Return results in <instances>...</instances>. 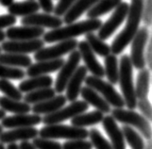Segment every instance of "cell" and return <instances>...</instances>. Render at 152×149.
<instances>
[{
	"instance_id": "cell-1",
	"label": "cell",
	"mask_w": 152,
	"mask_h": 149,
	"mask_svg": "<svg viewBox=\"0 0 152 149\" xmlns=\"http://www.w3.org/2000/svg\"><path fill=\"white\" fill-rule=\"evenodd\" d=\"M143 15V0H132L127 15V24L112 42L111 52L113 55H119L124 51L139 29V25Z\"/></svg>"
},
{
	"instance_id": "cell-2",
	"label": "cell",
	"mask_w": 152,
	"mask_h": 149,
	"mask_svg": "<svg viewBox=\"0 0 152 149\" xmlns=\"http://www.w3.org/2000/svg\"><path fill=\"white\" fill-rule=\"evenodd\" d=\"M102 21L100 19H88L81 21V22L68 24L64 28H58L55 29H51L48 32L44 34L45 42H56L65 40L74 39L83 34H87L90 32L98 30L102 25Z\"/></svg>"
},
{
	"instance_id": "cell-3",
	"label": "cell",
	"mask_w": 152,
	"mask_h": 149,
	"mask_svg": "<svg viewBox=\"0 0 152 149\" xmlns=\"http://www.w3.org/2000/svg\"><path fill=\"white\" fill-rule=\"evenodd\" d=\"M132 70L133 66L129 56L123 55L119 62L118 81L122 91V97L125 101V106H127L129 110H135L137 108V98L135 95Z\"/></svg>"
},
{
	"instance_id": "cell-4",
	"label": "cell",
	"mask_w": 152,
	"mask_h": 149,
	"mask_svg": "<svg viewBox=\"0 0 152 149\" xmlns=\"http://www.w3.org/2000/svg\"><path fill=\"white\" fill-rule=\"evenodd\" d=\"M41 138L45 139H65V140H86L89 131L84 127L64 125H48L39 130Z\"/></svg>"
},
{
	"instance_id": "cell-5",
	"label": "cell",
	"mask_w": 152,
	"mask_h": 149,
	"mask_svg": "<svg viewBox=\"0 0 152 149\" xmlns=\"http://www.w3.org/2000/svg\"><path fill=\"white\" fill-rule=\"evenodd\" d=\"M112 116L115 121H118L119 123L129 126H134L135 129L139 130V132L143 135L145 139L151 140L152 132L151 126L149 125L148 120H146L144 116L140 115L133 110L114 108V110H112Z\"/></svg>"
},
{
	"instance_id": "cell-6",
	"label": "cell",
	"mask_w": 152,
	"mask_h": 149,
	"mask_svg": "<svg viewBox=\"0 0 152 149\" xmlns=\"http://www.w3.org/2000/svg\"><path fill=\"white\" fill-rule=\"evenodd\" d=\"M86 86L95 90L96 92L102 94L103 98L107 101L110 106L114 108L122 109L125 107V101L121 94H119L111 83L104 81L102 78L95 76L86 77L84 79Z\"/></svg>"
},
{
	"instance_id": "cell-7",
	"label": "cell",
	"mask_w": 152,
	"mask_h": 149,
	"mask_svg": "<svg viewBox=\"0 0 152 149\" xmlns=\"http://www.w3.org/2000/svg\"><path fill=\"white\" fill-rule=\"evenodd\" d=\"M148 28L143 26L138 29L135 36L133 37L132 42V49H130V61L133 67L136 69H144L145 66V45L149 38Z\"/></svg>"
},
{
	"instance_id": "cell-8",
	"label": "cell",
	"mask_w": 152,
	"mask_h": 149,
	"mask_svg": "<svg viewBox=\"0 0 152 149\" xmlns=\"http://www.w3.org/2000/svg\"><path fill=\"white\" fill-rule=\"evenodd\" d=\"M88 108H89V104H87L85 101L76 100L74 102H71V104L65 108H61L53 113L45 115L44 118H42V122L46 126L59 124L68 119H72L73 117H75L80 113L85 112L88 110Z\"/></svg>"
},
{
	"instance_id": "cell-9",
	"label": "cell",
	"mask_w": 152,
	"mask_h": 149,
	"mask_svg": "<svg viewBox=\"0 0 152 149\" xmlns=\"http://www.w3.org/2000/svg\"><path fill=\"white\" fill-rule=\"evenodd\" d=\"M129 5L127 2H121L118 6L113 9L112 16L110 17L106 22L101 25L98 29V38L101 40H107L111 37L117 28L122 25V23L127 18L129 12Z\"/></svg>"
},
{
	"instance_id": "cell-10",
	"label": "cell",
	"mask_w": 152,
	"mask_h": 149,
	"mask_svg": "<svg viewBox=\"0 0 152 149\" xmlns=\"http://www.w3.org/2000/svg\"><path fill=\"white\" fill-rule=\"evenodd\" d=\"M78 42L76 39H70L59 42L57 45L49 47H43L37 52H35L34 58L36 61H48L59 58L61 56L71 53L77 47Z\"/></svg>"
},
{
	"instance_id": "cell-11",
	"label": "cell",
	"mask_w": 152,
	"mask_h": 149,
	"mask_svg": "<svg viewBox=\"0 0 152 149\" xmlns=\"http://www.w3.org/2000/svg\"><path fill=\"white\" fill-rule=\"evenodd\" d=\"M81 60V57L78 50H73L71 52L70 56L68 57V60L64 61V65L60 69L59 74H58L56 82H55V92L61 93L65 91L66 85L69 81V79L73 76V74L75 73L76 69L78 66Z\"/></svg>"
},
{
	"instance_id": "cell-12",
	"label": "cell",
	"mask_w": 152,
	"mask_h": 149,
	"mask_svg": "<svg viewBox=\"0 0 152 149\" xmlns=\"http://www.w3.org/2000/svg\"><path fill=\"white\" fill-rule=\"evenodd\" d=\"M45 45L43 40L33 39L27 41H8L3 42L1 49L6 53H17V54L27 55L30 53H35Z\"/></svg>"
},
{
	"instance_id": "cell-13",
	"label": "cell",
	"mask_w": 152,
	"mask_h": 149,
	"mask_svg": "<svg viewBox=\"0 0 152 149\" xmlns=\"http://www.w3.org/2000/svg\"><path fill=\"white\" fill-rule=\"evenodd\" d=\"M23 26H32L39 28H48L55 29L61 28L64 24V21L59 16L51 15L50 13H33L25 16L21 20Z\"/></svg>"
},
{
	"instance_id": "cell-14",
	"label": "cell",
	"mask_w": 152,
	"mask_h": 149,
	"mask_svg": "<svg viewBox=\"0 0 152 149\" xmlns=\"http://www.w3.org/2000/svg\"><path fill=\"white\" fill-rule=\"evenodd\" d=\"M78 51H80V57L85 62V66L89 72L93 74V76L96 77H104L105 71L104 67L100 64V62L97 61L96 54L93 52L91 47L89 46L86 41H81L77 44Z\"/></svg>"
},
{
	"instance_id": "cell-15",
	"label": "cell",
	"mask_w": 152,
	"mask_h": 149,
	"mask_svg": "<svg viewBox=\"0 0 152 149\" xmlns=\"http://www.w3.org/2000/svg\"><path fill=\"white\" fill-rule=\"evenodd\" d=\"M45 29L39 26H10L5 32L6 38L10 41H27L39 39L45 34Z\"/></svg>"
},
{
	"instance_id": "cell-16",
	"label": "cell",
	"mask_w": 152,
	"mask_h": 149,
	"mask_svg": "<svg viewBox=\"0 0 152 149\" xmlns=\"http://www.w3.org/2000/svg\"><path fill=\"white\" fill-rule=\"evenodd\" d=\"M42 117L39 114H14L13 116H5L1 120V126L6 129L29 127L39 125Z\"/></svg>"
},
{
	"instance_id": "cell-17",
	"label": "cell",
	"mask_w": 152,
	"mask_h": 149,
	"mask_svg": "<svg viewBox=\"0 0 152 149\" xmlns=\"http://www.w3.org/2000/svg\"><path fill=\"white\" fill-rule=\"evenodd\" d=\"M87 68L84 65L77 66L75 73L69 79L66 85V95L65 97L69 102H74L77 100L80 93L81 85L84 82V79L87 77Z\"/></svg>"
},
{
	"instance_id": "cell-18",
	"label": "cell",
	"mask_w": 152,
	"mask_h": 149,
	"mask_svg": "<svg viewBox=\"0 0 152 149\" xmlns=\"http://www.w3.org/2000/svg\"><path fill=\"white\" fill-rule=\"evenodd\" d=\"M103 127L111 139L113 149H126L125 139L122 130L119 129L116 121L112 115H107L102 119Z\"/></svg>"
},
{
	"instance_id": "cell-19",
	"label": "cell",
	"mask_w": 152,
	"mask_h": 149,
	"mask_svg": "<svg viewBox=\"0 0 152 149\" xmlns=\"http://www.w3.org/2000/svg\"><path fill=\"white\" fill-rule=\"evenodd\" d=\"M39 134V130L34 126L29 127H17L12 130L0 133V142L1 143H12L17 141H28L33 140Z\"/></svg>"
},
{
	"instance_id": "cell-20",
	"label": "cell",
	"mask_w": 152,
	"mask_h": 149,
	"mask_svg": "<svg viewBox=\"0 0 152 149\" xmlns=\"http://www.w3.org/2000/svg\"><path fill=\"white\" fill-rule=\"evenodd\" d=\"M64 60L61 58H55V60H48V61H37L35 64H31L28 67V70L26 72V74L29 77L43 76L49 73H54L59 71L61 67L64 65Z\"/></svg>"
},
{
	"instance_id": "cell-21",
	"label": "cell",
	"mask_w": 152,
	"mask_h": 149,
	"mask_svg": "<svg viewBox=\"0 0 152 149\" xmlns=\"http://www.w3.org/2000/svg\"><path fill=\"white\" fill-rule=\"evenodd\" d=\"M66 97L65 95L59 94L55 95L54 97L48 99L43 102H40L37 104H33V107H31V110L33 111L34 114H49L53 113L58 110L61 109L66 104Z\"/></svg>"
},
{
	"instance_id": "cell-22",
	"label": "cell",
	"mask_w": 152,
	"mask_h": 149,
	"mask_svg": "<svg viewBox=\"0 0 152 149\" xmlns=\"http://www.w3.org/2000/svg\"><path fill=\"white\" fill-rule=\"evenodd\" d=\"M80 94H81V97L87 104L92 105L93 107H95L97 110L101 111L102 113L111 112V106L94 89L88 86L81 87Z\"/></svg>"
},
{
	"instance_id": "cell-23",
	"label": "cell",
	"mask_w": 152,
	"mask_h": 149,
	"mask_svg": "<svg viewBox=\"0 0 152 149\" xmlns=\"http://www.w3.org/2000/svg\"><path fill=\"white\" fill-rule=\"evenodd\" d=\"M97 1L99 0H77L64 15L62 19L64 23H66L67 25L74 23L83 13L88 12Z\"/></svg>"
},
{
	"instance_id": "cell-24",
	"label": "cell",
	"mask_w": 152,
	"mask_h": 149,
	"mask_svg": "<svg viewBox=\"0 0 152 149\" xmlns=\"http://www.w3.org/2000/svg\"><path fill=\"white\" fill-rule=\"evenodd\" d=\"M52 84H53V78L48 74H43L23 80L19 84L18 89L21 93H29L38 89L51 87Z\"/></svg>"
},
{
	"instance_id": "cell-25",
	"label": "cell",
	"mask_w": 152,
	"mask_h": 149,
	"mask_svg": "<svg viewBox=\"0 0 152 149\" xmlns=\"http://www.w3.org/2000/svg\"><path fill=\"white\" fill-rule=\"evenodd\" d=\"M41 9L39 3L36 0H27V1L13 2L8 7V12L13 16H28L36 13Z\"/></svg>"
},
{
	"instance_id": "cell-26",
	"label": "cell",
	"mask_w": 152,
	"mask_h": 149,
	"mask_svg": "<svg viewBox=\"0 0 152 149\" xmlns=\"http://www.w3.org/2000/svg\"><path fill=\"white\" fill-rule=\"evenodd\" d=\"M0 63L12 67L28 68L32 64L31 58L17 53H0Z\"/></svg>"
},
{
	"instance_id": "cell-27",
	"label": "cell",
	"mask_w": 152,
	"mask_h": 149,
	"mask_svg": "<svg viewBox=\"0 0 152 149\" xmlns=\"http://www.w3.org/2000/svg\"><path fill=\"white\" fill-rule=\"evenodd\" d=\"M121 2L122 0H99L87 12V17L96 19L113 10Z\"/></svg>"
},
{
	"instance_id": "cell-28",
	"label": "cell",
	"mask_w": 152,
	"mask_h": 149,
	"mask_svg": "<svg viewBox=\"0 0 152 149\" xmlns=\"http://www.w3.org/2000/svg\"><path fill=\"white\" fill-rule=\"evenodd\" d=\"M104 113L99 110H94L87 113H80L71 119V125L77 127H84L89 126H94L102 122Z\"/></svg>"
},
{
	"instance_id": "cell-29",
	"label": "cell",
	"mask_w": 152,
	"mask_h": 149,
	"mask_svg": "<svg viewBox=\"0 0 152 149\" xmlns=\"http://www.w3.org/2000/svg\"><path fill=\"white\" fill-rule=\"evenodd\" d=\"M0 109L5 111L12 112L14 114L28 113L31 110L30 105L26 102H21L18 100H13L9 97H0Z\"/></svg>"
},
{
	"instance_id": "cell-30",
	"label": "cell",
	"mask_w": 152,
	"mask_h": 149,
	"mask_svg": "<svg viewBox=\"0 0 152 149\" xmlns=\"http://www.w3.org/2000/svg\"><path fill=\"white\" fill-rule=\"evenodd\" d=\"M149 85H150V71L148 69H141L137 76V80H136L135 95L136 98L144 99L148 98V92H149Z\"/></svg>"
},
{
	"instance_id": "cell-31",
	"label": "cell",
	"mask_w": 152,
	"mask_h": 149,
	"mask_svg": "<svg viewBox=\"0 0 152 149\" xmlns=\"http://www.w3.org/2000/svg\"><path fill=\"white\" fill-rule=\"evenodd\" d=\"M104 66L105 76L107 77L109 83H111L112 85L117 84L119 77V67L116 55L110 54L105 57Z\"/></svg>"
},
{
	"instance_id": "cell-32",
	"label": "cell",
	"mask_w": 152,
	"mask_h": 149,
	"mask_svg": "<svg viewBox=\"0 0 152 149\" xmlns=\"http://www.w3.org/2000/svg\"><path fill=\"white\" fill-rule=\"evenodd\" d=\"M56 95V92L53 88L48 87V88H43V89H38L35 91L27 93V94L23 96L24 102L28 104H37L40 102H43L48 99H50L54 97Z\"/></svg>"
},
{
	"instance_id": "cell-33",
	"label": "cell",
	"mask_w": 152,
	"mask_h": 149,
	"mask_svg": "<svg viewBox=\"0 0 152 149\" xmlns=\"http://www.w3.org/2000/svg\"><path fill=\"white\" fill-rule=\"evenodd\" d=\"M86 35V42H88L89 46L95 54H97L100 57H106L111 54V47L108 44H106L103 40L98 38V36L94 34L93 32L87 33Z\"/></svg>"
},
{
	"instance_id": "cell-34",
	"label": "cell",
	"mask_w": 152,
	"mask_h": 149,
	"mask_svg": "<svg viewBox=\"0 0 152 149\" xmlns=\"http://www.w3.org/2000/svg\"><path fill=\"white\" fill-rule=\"evenodd\" d=\"M124 139L127 141L129 145L132 149H145V142L142 136L132 126L125 125L122 126Z\"/></svg>"
},
{
	"instance_id": "cell-35",
	"label": "cell",
	"mask_w": 152,
	"mask_h": 149,
	"mask_svg": "<svg viewBox=\"0 0 152 149\" xmlns=\"http://www.w3.org/2000/svg\"><path fill=\"white\" fill-rule=\"evenodd\" d=\"M0 92H2L5 96L13 100L21 101L23 99V94L14 85L9 81V79H0Z\"/></svg>"
},
{
	"instance_id": "cell-36",
	"label": "cell",
	"mask_w": 152,
	"mask_h": 149,
	"mask_svg": "<svg viewBox=\"0 0 152 149\" xmlns=\"http://www.w3.org/2000/svg\"><path fill=\"white\" fill-rule=\"evenodd\" d=\"M26 77V72L21 68L12 67L0 63V78L19 80Z\"/></svg>"
},
{
	"instance_id": "cell-37",
	"label": "cell",
	"mask_w": 152,
	"mask_h": 149,
	"mask_svg": "<svg viewBox=\"0 0 152 149\" xmlns=\"http://www.w3.org/2000/svg\"><path fill=\"white\" fill-rule=\"evenodd\" d=\"M88 137L90 138L91 143L94 148H96V149H113L111 142L105 139L103 135L100 133V131L96 129H92L90 131H89Z\"/></svg>"
},
{
	"instance_id": "cell-38",
	"label": "cell",
	"mask_w": 152,
	"mask_h": 149,
	"mask_svg": "<svg viewBox=\"0 0 152 149\" xmlns=\"http://www.w3.org/2000/svg\"><path fill=\"white\" fill-rule=\"evenodd\" d=\"M32 145L36 149H61V145L59 142L45 138H34Z\"/></svg>"
},
{
	"instance_id": "cell-39",
	"label": "cell",
	"mask_w": 152,
	"mask_h": 149,
	"mask_svg": "<svg viewBox=\"0 0 152 149\" xmlns=\"http://www.w3.org/2000/svg\"><path fill=\"white\" fill-rule=\"evenodd\" d=\"M61 149H93V145L86 140H69L61 145Z\"/></svg>"
},
{
	"instance_id": "cell-40",
	"label": "cell",
	"mask_w": 152,
	"mask_h": 149,
	"mask_svg": "<svg viewBox=\"0 0 152 149\" xmlns=\"http://www.w3.org/2000/svg\"><path fill=\"white\" fill-rule=\"evenodd\" d=\"M137 108L143 113V116L146 120H152V108L151 104L148 100V98L138 99L137 100Z\"/></svg>"
},
{
	"instance_id": "cell-41",
	"label": "cell",
	"mask_w": 152,
	"mask_h": 149,
	"mask_svg": "<svg viewBox=\"0 0 152 149\" xmlns=\"http://www.w3.org/2000/svg\"><path fill=\"white\" fill-rule=\"evenodd\" d=\"M77 0H59L57 6L54 8V10H53L54 14L56 16H59V17L64 16L65 12L72 7V5Z\"/></svg>"
},
{
	"instance_id": "cell-42",
	"label": "cell",
	"mask_w": 152,
	"mask_h": 149,
	"mask_svg": "<svg viewBox=\"0 0 152 149\" xmlns=\"http://www.w3.org/2000/svg\"><path fill=\"white\" fill-rule=\"evenodd\" d=\"M142 19L145 26L152 24V0H143V15Z\"/></svg>"
},
{
	"instance_id": "cell-43",
	"label": "cell",
	"mask_w": 152,
	"mask_h": 149,
	"mask_svg": "<svg viewBox=\"0 0 152 149\" xmlns=\"http://www.w3.org/2000/svg\"><path fill=\"white\" fill-rule=\"evenodd\" d=\"M16 23V17L12 14H3L0 15V30L3 28L12 26Z\"/></svg>"
},
{
	"instance_id": "cell-44",
	"label": "cell",
	"mask_w": 152,
	"mask_h": 149,
	"mask_svg": "<svg viewBox=\"0 0 152 149\" xmlns=\"http://www.w3.org/2000/svg\"><path fill=\"white\" fill-rule=\"evenodd\" d=\"M41 9H44V12L46 13H51L54 10V5L52 0H38Z\"/></svg>"
},
{
	"instance_id": "cell-45",
	"label": "cell",
	"mask_w": 152,
	"mask_h": 149,
	"mask_svg": "<svg viewBox=\"0 0 152 149\" xmlns=\"http://www.w3.org/2000/svg\"><path fill=\"white\" fill-rule=\"evenodd\" d=\"M150 37V36H149ZM149 39V44L148 46V49H146V56L145 57V62H148V64L149 66V71H151L152 68V44H151V37Z\"/></svg>"
},
{
	"instance_id": "cell-46",
	"label": "cell",
	"mask_w": 152,
	"mask_h": 149,
	"mask_svg": "<svg viewBox=\"0 0 152 149\" xmlns=\"http://www.w3.org/2000/svg\"><path fill=\"white\" fill-rule=\"evenodd\" d=\"M18 146H19V149H36L35 146L32 143H30L28 141H22Z\"/></svg>"
},
{
	"instance_id": "cell-47",
	"label": "cell",
	"mask_w": 152,
	"mask_h": 149,
	"mask_svg": "<svg viewBox=\"0 0 152 149\" xmlns=\"http://www.w3.org/2000/svg\"><path fill=\"white\" fill-rule=\"evenodd\" d=\"M13 2H14V0H0V4H1L3 7H7V8Z\"/></svg>"
},
{
	"instance_id": "cell-48",
	"label": "cell",
	"mask_w": 152,
	"mask_h": 149,
	"mask_svg": "<svg viewBox=\"0 0 152 149\" xmlns=\"http://www.w3.org/2000/svg\"><path fill=\"white\" fill-rule=\"evenodd\" d=\"M6 149H19V146H18L17 143L12 142V143H9V145L7 146Z\"/></svg>"
},
{
	"instance_id": "cell-49",
	"label": "cell",
	"mask_w": 152,
	"mask_h": 149,
	"mask_svg": "<svg viewBox=\"0 0 152 149\" xmlns=\"http://www.w3.org/2000/svg\"><path fill=\"white\" fill-rule=\"evenodd\" d=\"M5 39H6V34L3 30H0V42H3Z\"/></svg>"
},
{
	"instance_id": "cell-50",
	"label": "cell",
	"mask_w": 152,
	"mask_h": 149,
	"mask_svg": "<svg viewBox=\"0 0 152 149\" xmlns=\"http://www.w3.org/2000/svg\"><path fill=\"white\" fill-rule=\"evenodd\" d=\"M5 116H6V111L3 110L2 109H0V120H2Z\"/></svg>"
},
{
	"instance_id": "cell-51",
	"label": "cell",
	"mask_w": 152,
	"mask_h": 149,
	"mask_svg": "<svg viewBox=\"0 0 152 149\" xmlns=\"http://www.w3.org/2000/svg\"><path fill=\"white\" fill-rule=\"evenodd\" d=\"M145 149H152L151 140H148V145H146V146H145Z\"/></svg>"
},
{
	"instance_id": "cell-52",
	"label": "cell",
	"mask_w": 152,
	"mask_h": 149,
	"mask_svg": "<svg viewBox=\"0 0 152 149\" xmlns=\"http://www.w3.org/2000/svg\"><path fill=\"white\" fill-rule=\"evenodd\" d=\"M0 149H6V148H5V146H4V145H3V143H1V142H0Z\"/></svg>"
},
{
	"instance_id": "cell-53",
	"label": "cell",
	"mask_w": 152,
	"mask_h": 149,
	"mask_svg": "<svg viewBox=\"0 0 152 149\" xmlns=\"http://www.w3.org/2000/svg\"><path fill=\"white\" fill-rule=\"evenodd\" d=\"M1 132H3V126L0 125V133H1Z\"/></svg>"
},
{
	"instance_id": "cell-54",
	"label": "cell",
	"mask_w": 152,
	"mask_h": 149,
	"mask_svg": "<svg viewBox=\"0 0 152 149\" xmlns=\"http://www.w3.org/2000/svg\"><path fill=\"white\" fill-rule=\"evenodd\" d=\"M1 51H2V49H1V47H0V53H1Z\"/></svg>"
}]
</instances>
